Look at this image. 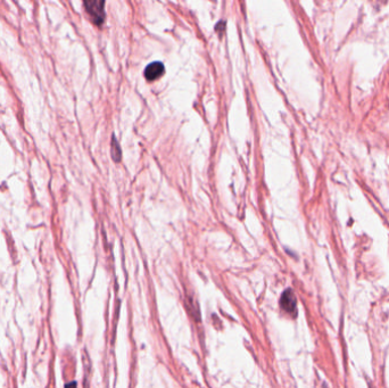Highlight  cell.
<instances>
[{
	"mask_svg": "<svg viewBox=\"0 0 389 388\" xmlns=\"http://www.w3.org/2000/svg\"><path fill=\"white\" fill-rule=\"evenodd\" d=\"M83 5L95 24L103 23L105 21V2H85Z\"/></svg>",
	"mask_w": 389,
	"mask_h": 388,
	"instance_id": "obj_1",
	"label": "cell"
},
{
	"mask_svg": "<svg viewBox=\"0 0 389 388\" xmlns=\"http://www.w3.org/2000/svg\"><path fill=\"white\" fill-rule=\"evenodd\" d=\"M280 306L282 311H285L287 315L295 318L297 315V299L291 289H286L283 291L280 298Z\"/></svg>",
	"mask_w": 389,
	"mask_h": 388,
	"instance_id": "obj_2",
	"label": "cell"
},
{
	"mask_svg": "<svg viewBox=\"0 0 389 388\" xmlns=\"http://www.w3.org/2000/svg\"><path fill=\"white\" fill-rule=\"evenodd\" d=\"M165 67L163 63L152 62L145 68V77L148 81H155L163 75Z\"/></svg>",
	"mask_w": 389,
	"mask_h": 388,
	"instance_id": "obj_3",
	"label": "cell"
},
{
	"mask_svg": "<svg viewBox=\"0 0 389 388\" xmlns=\"http://www.w3.org/2000/svg\"><path fill=\"white\" fill-rule=\"evenodd\" d=\"M121 155H122V151H121V148L119 146V142H117L116 138L113 136L112 137V156H113V159H114L116 162H119V161L121 160Z\"/></svg>",
	"mask_w": 389,
	"mask_h": 388,
	"instance_id": "obj_4",
	"label": "cell"
}]
</instances>
